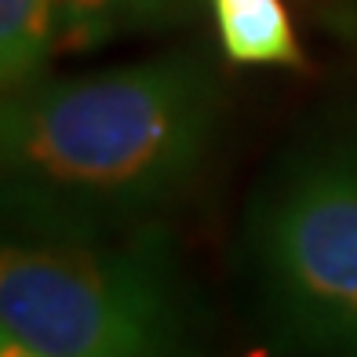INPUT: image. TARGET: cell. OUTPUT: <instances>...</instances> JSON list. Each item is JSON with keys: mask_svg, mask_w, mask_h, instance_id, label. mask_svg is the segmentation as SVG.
I'll return each mask as SVG.
<instances>
[{"mask_svg": "<svg viewBox=\"0 0 357 357\" xmlns=\"http://www.w3.org/2000/svg\"><path fill=\"white\" fill-rule=\"evenodd\" d=\"M219 117V73L190 47L4 95L15 237H117L165 222L201 178Z\"/></svg>", "mask_w": 357, "mask_h": 357, "instance_id": "obj_1", "label": "cell"}, {"mask_svg": "<svg viewBox=\"0 0 357 357\" xmlns=\"http://www.w3.org/2000/svg\"><path fill=\"white\" fill-rule=\"evenodd\" d=\"M0 335L40 357H193L190 284L168 226L117 237H8Z\"/></svg>", "mask_w": 357, "mask_h": 357, "instance_id": "obj_2", "label": "cell"}, {"mask_svg": "<svg viewBox=\"0 0 357 357\" xmlns=\"http://www.w3.org/2000/svg\"><path fill=\"white\" fill-rule=\"evenodd\" d=\"M241 252L273 335L357 357V142L284 157L245 208Z\"/></svg>", "mask_w": 357, "mask_h": 357, "instance_id": "obj_3", "label": "cell"}, {"mask_svg": "<svg viewBox=\"0 0 357 357\" xmlns=\"http://www.w3.org/2000/svg\"><path fill=\"white\" fill-rule=\"evenodd\" d=\"M212 15L226 62L234 66L303 70L306 55L284 0H201Z\"/></svg>", "mask_w": 357, "mask_h": 357, "instance_id": "obj_4", "label": "cell"}, {"mask_svg": "<svg viewBox=\"0 0 357 357\" xmlns=\"http://www.w3.org/2000/svg\"><path fill=\"white\" fill-rule=\"evenodd\" d=\"M190 4L193 0H55V47L95 52L178 22Z\"/></svg>", "mask_w": 357, "mask_h": 357, "instance_id": "obj_5", "label": "cell"}, {"mask_svg": "<svg viewBox=\"0 0 357 357\" xmlns=\"http://www.w3.org/2000/svg\"><path fill=\"white\" fill-rule=\"evenodd\" d=\"M55 47V0H0V84L15 95L44 77Z\"/></svg>", "mask_w": 357, "mask_h": 357, "instance_id": "obj_6", "label": "cell"}, {"mask_svg": "<svg viewBox=\"0 0 357 357\" xmlns=\"http://www.w3.org/2000/svg\"><path fill=\"white\" fill-rule=\"evenodd\" d=\"M0 357H40V354L29 350L26 343H19V339H11V335H0Z\"/></svg>", "mask_w": 357, "mask_h": 357, "instance_id": "obj_7", "label": "cell"}]
</instances>
